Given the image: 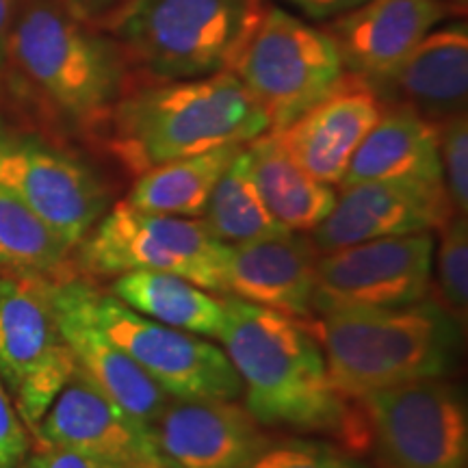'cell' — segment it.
Instances as JSON below:
<instances>
[{
    "label": "cell",
    "mask_w": 468,
    "mask_h": 468,
    "mask_svg": "<svg viewBox=\"0 0 468 468\" xmlns=\"http://www.w3.org/2000/svg\"><path fill=\"white\" fill-rule=\"evenodd\" d=\"M224 308L219 341L251 417L276 430L335 436L351 453L371 449L358 401L335 388L324 351L302 319L230 295Z\"/></svg>",
    "instance_id": "obj_1"
},
{
    "label": "cell",
    "mask_w": 468,
    "mask_h": 468,
    "mask_svg": "<svg viewBox=\"0 0 468 468\" xmlns=\"http://www.w3.org/2000/svg\"><path fill=\"white\" fill-rule=\"evenodd\" d=\"M131 85L120 44L61 0H20L9 33L7 80L48 124L101 142Z\"/></svg>",
    "instance_id": "obj_2"
},
{
    "label": "cell",
    "mask_w": 468,
    "mask_h": 468,
    "mask_svg": "<svg viewBox=\"0 0 468 468\" xmlns=\"http://www.w3.org/2000/svg\"><path fill=\"white\" fill-rule=\"evenodd\" d=\"M269 131L267 115L232 72L128 85L101 144L131 176Z\"/></svg>",
    "instance_id": "obj_3"
},
{
    "label": "cell",
    "mask_w": 468,
    "mask_h": 468,
    "mask_svg": "<svg viewBox=\"0 0 468 468\" xmlns=\"http://www.w3.org/2000/svg\"><path fill=\"white\" fill-rule=\"evenodd\" d=\"M324 351L327 376L345 399L444 378L464 332L438 303L345 310L302 319Z\"/></svg>",
    "instance_id": "obj_4"
},
{
    "label": "cell",
    "mask_w": 468,
    "mask_h": 468,
    "mask_svg": "<svg viewBox=\"0 0 468 468\" xmlns=\"http://www.w3.org/2000/svg\"><path fill=\"white\" fill-rule=\"evenodd\" d=\"M267 7L265 0H124L96 27L145 79L185 80L230 72Z\"/></svg>",
    "instance_id": "obj_5"
},
{
    "label": "cell",
    "mask_w": 468,
    "mask_h": 468,
    "mask_svg": "<svg viewBox=\"0 0 468 468\" xmlns=\"http://www.w3.org/2000/svg\"><path fill=\"white\" fill-rule=\"evenodd\" d=\"M226 251L202 219L148 213L122 200L76 245L74 267L91 282L139 269L167 271L224 295Z\"/></svg>",
    "instance_id": "obj_6"
},
{
    "label": "cell",
    "mask_w": 468,
    "mask_h": 468,
    "mask_svg": "<svg viewBox=\"0 0 468 468\" xmlns=\"http://www.w3.org/2000/svg\"><path fill=\"white\" fill-rule=\"evenodd\" d=\"M230 72L278 133L330 96L345 79L335 42L282 7H267Z\"/></svg>",
    "instance_id": "obj_7"
},
{
    "label": "cell",
    "mask_w": 468,
    "mask_h": 468,
    "mask_svg": "<svg viewBox=\"0 0 468 468\" xmlns=\"http://www.w3.org/2000/svg\"><path fill=\"white\" fill-rule=\"evenodd\" d=\"M74 371L50 302V280L0 269V378L31 438Z\"/></svg>",
    "instance_id": "obj_8"
},
{
    "label": "cell",
    "mask_w": 468,
    "mask_h": 468,
    "mask_svg": "<svg viewBox=\"0 0 468 468\" xmlns=\"http://www.w3.org/2000/svg\"><path fill=\"white\" fill-rule=\"evenodd\" d=\"M382 468H464L468 414L460 388L419 379L358 399Z\"/></svg>",
    "instance_id": "obj_9"
},
{
    "label": "cell",
    "mask_w": 468,
    "mask_h": 468,
    "mask_svg": "<svg viewBox=\"0 0 468 468\" xmlns=\"http://www.w3.org/2000/svg\"><path fill=\"white\" fill-rule=\"evenodd\" d=\"M0 189L25 202L74 250L111 207L107 185L85 161L3 117Z\"/></svg>",
    "instance_id": "obj_10"
},
{
    "label": "cell",
    "mask_w": 468,
    "mask_h": 468,
    "mask_svg": "<svg viewBox=\"0 0 468 468\" xmlns=\"http://www.w3.org/2000/svg\"><path fill=\"white\" fill-rule=\"evenodd\" d=\"M91 310L104 335L120 345L172 399L243 397L241 378L218 345L144 317L96 284Z\"/></svg>",
    "instance_id": "obj_11"
},
{
    "label": "cell",
    "mask_w": 468,
    "mask_h": 468,
    "mask_svg": "<svg viewBox=\"0 0 468 468\" xmlns=\"http://www.w3.org/2000/svg\"><path fill=\"white\" fill-rule=\"evenodd\" d=\"M434 234L414 232L319 254L313 310L401 308L423 302L431 291Z\"/></svg>",
    "instance_id": "obj_12"
},
{
    "label": "cell",
    "mask_w": 468,
    "mask_h": 468,
    "mask_svg": "<svg viewBox=\"0 0 468 468\" xmlns=\"http://www.w3.org/2000/svg\"><path fill=\"white\" fill-rule=\"evenodd\" d=\"M33 441L72 449L111 468H169L154 430L111 401L79 368L46 410Z\"/></svg>",
    "instance_id": "obj_13"
},
{
    "label": "cell",
    "mask_w": 468,
    "mask_h": 468,
    "mask_svg": "<svg viewBox=\"0 0 468 468\" xmlns=\"http://www.w3.org/2000/svg\"><path fill=\"white\" fill-rule=\"evenodd\" d=\"M93 284L80 276L50 282V302L63 341L80 373L133 419L154 430L172 397L98 325L91 310Z\"/></svg>",
    "instance_id": "obj_14"
},
{
    "label": "cell",
    "mask_w": 468,
    "mask_h": 468,
    "mask_svg": "<svg viewBox=\"0 0 468 468\" xmlns=\"http://www.w3.org/2000/svg\"><path fill=\"white\" fill-rule=\"evenodd\" d=\"M453 215L444 186L417 180H368L341 189L310 234L319 254L401 234L438 230Z\"/></svg>",
    "instance_id": "obj_15"
},
{
    "label": "cell",
    "mask_w": 468,
    "mask_h": 468,
    "mask_svg": "<svg viewBox=\"0 0 468 468\" xmlns=\"http://www.w3.org/2000/svg\"><path fill=\"white\" fill-rule=\"evenodd\" d=\"M452 14L447 0H368L327 22L345 72L379 90L431 28Z\"/></svg>",
    "instance_id": "obj_16"
},
{
    "label": "cell",
    "mask_w": 468,
    "mask_h": 468,
    "mask_svg": "<svg viewBox=\"0 0 468 468\" xmlns=\"http://www.w3.org/2000/svg\"><path fill=\"white\" fill-rule=\"evenodd\" d=\"M154 436L169 468H248L276 441L234 399H172Z\"/></svg>",
    "instance_id": "obj_17"
},
{
    "label": "cell",
    "mask_w": 468,
    "mask_h": 468,
    "mask_svg": "<svg viewBox=\"0 0 468 468\" xmlns=\"http://www.w3.org/2000/svg\"><path fill=\"white\" fill-rule=\"evenodd\" d=\"M382 109L379 93L371 85L345 74L330 96L276 134L303 172L319 183L338 186L356 148L376 126Z\"/></svg>",
    "instance_id": "obj_18"
},
{
    "label": "cell",
    "mask_w": 468,
    "mask_h": 468,
    "mask_svg": "<svg viewBox=\"0 0 468 468\" xmlns=\"http://www.w3.org/2000/svg\"><path fill=\"white\" fill-rule=\"evenodd\" d=\"M319 250L306 232L228 245L224 295L278 310L295 319L314 317L313 295Z\"/></svg>",
    "instance_id": "obj_19"
},
{
    "label": "cell",
    "mask_w": 468,
    "mask_h": 468,
    "mask_svg": "<svg viewBox=\"0 0 468 468\" xmlns=\"http://www.w3.org/2000/svg\"><path fill=\"white\" fill-rule=\"evenodd\" d=\"M368 180H417L442 185L438 126L408 104L384 107L356 148L338 189Z\"/></svg>",
    "instance_id": "obj_20"
},
{
    "label": "cell",
    "mask_w": 468,
    "mask_h": 468,
    "mask_svg": "<svg viewBox=\"0 0 468 468\" xmlns=\"http://www.w3.org/2000/svg\"><path fill=\"white\" fill-rule=\"evenodd\" d=\"M379 90H390L434 124L462 113L468 93L466 22L431 28Z\"/></svg>",
    "instance_id": "obj_21"
},
{
    "label": "cell",
    "mask_w": 468,
    "mask_h": 468,
    "mask_svg": "<svg viewBox=\"0 0 468 468\" xmlns=\"http://www.w3.org/2000/svg\"><path fill=\"white\" fill-rule=\"evenodd\" d=\"M251 178L271 218L289 232H313L336 202L335 186L319 183L291 159L278 134L267 131L248 144Z\"/></svg>",
    "instance_id": "obj_22"
},
{
    "label": "cell",
    "mask_w": 468,
    "mask_h": 468,
    "mask_svg": "<svg viewBox=\"0 0 468 468\" xmlns=\"http://www.w3.org/2000/svg\"><path fill=\"white\" fill-rule=\"evenodd\" d=\"M109 292L134 313L189 335L219 338L224 330V302L176 273L150 269L122 273L113 278Z\"/></svg>",
    "instance_id": "obj_23"
},
{
    "label": "cell",
    "mask_w": 468,
    "mask_h": 468,
    "mask_svg": "<svg viewBox=\"0 0 468 468\" xmlns=\"http://www.w3.org/2000/svg\"><path fill=\"white\" fill-rule=\"evenodd\" d=\"M241 148L228 144L145 169L134 176L126 202L148 213L200 219L215 185Z\"/></svg>",
    "instance_id": "obj_24"
},
{
    "label": "cell",
    "mask_w": 468,
    "mask_h": 468,
    "mask_svg": "<svg viewBox=\"0 0 468 468\" xmlns=\"http://www.w3.org/2000/svg\"><path fill=\"white\" fill-rule=\"evenodd\" d=\"M0 269L50 282L79 276L72 245L5 189H0Z\"/></svg>",
    "instance_id": "obj_25"
},
{
    "label": "cell",
    "mask_w": 468,
    "mask_h": 468,
    "mask_svg": "<svg viewBox=\"0 0 468 468\" xmlns=\"http://www.w3.org/2000/svg\"><path fill=\"white\" fill-rule=\"evenodd\" d=\"M200 219L208 232L226 245L248 243L289 232L271 218L256 189L254 178H251L248 144L237 152L230 165L221 174Z\"/></svg>",
    "instance_id": "obj_26"
},
{
    "label": "cell",
    "mask_w": 468,
    "mask_h": 468,
    "mask_svg": "<svg viewBox=\"0 0 468 468\" xmlns=\"http://www.w3.org/2000/svg\"><path fill=\"white\" fill-rule=\"evenodd\" d=\"M441 230V245L436 256L434 300L452 317L460 330L468 321V224L466 215H452Z\"/></svg>",
    "instance_id": "obj_27"
},
{
    "label": "cell",
    "mask_w": 468,
    "mask_h": 468,
    "mask_svg": "<svg viewBox=\"0 0 468 468\" xmlns=\"http://www.w3.org/2000/svg\"><path fill=\"white\" fill-rule=\"evenodd\" d=\"M248 468H373L338 444L286 438L273 441Z\"/></svg>",
    "instance_id": "obj_28"
},
{
    "label": "cell",
    "mask_w": 468,
    "mask_h": 468,
    "mask_svg": "<svg viewBox=\"0 0 468 468\" xmlns=\"http://www.w3.org/2000/svg\"><path fill=\"white\" fill-rule=\"evenodd\" d=\"M438 126L442 185L455 215L468 213V124L466 111L442 120Z\"/></svg>",
    "instance_id": "obj_29"
},
{
    "label": "cell",
    "mask_w": 468,
    "mask_h": 468,
    "mask_svg": "<svg viewBox=\"0 0 468 468\" xmlns=\"http://www.w3.org/2000/svg\"><path fill=\"white\" fill-rule=\"evenodd\" d=\"M28 449L31 436L17 417L14 401L0 378V468H20L25 464Z\"/></svg>",
    "instance_id": "obj_30"
},
{
    "label": "cell",
    "mask_w": 468,
    "mask_h": 468,
    "mask_svg": "<svg viewBox=\"0 0 468 468\" xmlns=\"http://www.w3.org/2000/svg\"><path fill=\"white\" fill-rule=\"evenodd\" d=\"M27 468H111L90 455L52 444H35V453L28 458Z\"/></svg>",
    "instance_id": "obj_31"
},
{
    "label": "cell",
    "mask_w": 468,
    "mask_h": 468,
    "mask_svg": "<svg viewBox=\"0 0 468 468\" xmlns=\"http://www.w3.org/2000/svg\"><path fill=\"white\" fill-rule=\"evenodd\" d=\"M284 3H289L291 7L313 17V20H330V17H338L347 11L358 9L368 0H284Z\"/></svg>",
    "instance_id": "obj_32"
},
{
    "label": "cell",
    "mask_w": 468,
    "mask_h": 468,
    "mask_svg": "<svg viewBox=\"0 0 468 468\" xmlns=\"http://www.w3.org/2000/svg\"><path fill=\"white\" fill-rule=\"evenodd\" d=\"M66 5L69 14L79 17V20L90 22V25H101L111 11L124 0H61Z\"/></svg>",
    "instance_id": "obj_33"
},
{
    "label": "cell",
    "mask_w": 468,
    "mask_h": 468,
    "mask_svg": "<svg viewBox=\"0 0 468 468\" xmlns=\"http://www.w3.org/2000/svg\"><path fill=\"white\" fill-rule=\"evenodd\" d=\"M20 0H0V96L7 80V58H9V33L14 25V16Z\"/></svg>",
    "instance_id": "obj_34"
},
{
    "label": "cell",
    "mask_w": 468,
    "mask_h": 468,
    "mask_svg": "<svg viewBox=\"0 0 468 468\" xmlns=\"http://www.w3.org/2000/svg\"><path fill=\"white\" fill-rule=\"evenodd\" d=\"M453 3H460L462 7H464V5H466V0H453Z\"/></svg>",
    "instance_id": "obj_35"
}]
</instances>
